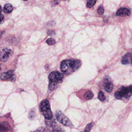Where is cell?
<instances>
[{
    "instance_id": "23",
    "label": "cell",
    "mask_w": 132,
    "mask_h": 132,
    "mask_svg": "<svg viewBox=\"0 0 132 132\" xmlns=\"http://www.w3.org/2000/svg\"><path fill=\"white\" fill-rule=\"evenodd\" d=\"M4 18V15L0 13V22H2Z\"/></svg>"
},
{
    "instance_id": "1",
    "label": "cell",
    "mask_w": 132,
    "mask_h": 132,
    "mask_svg": "<svg viewBox=\"0 0 132 132\" xmlns=\"http://www.w3.org/2000/svg\"><path fill=\"white\" fill-rule=\"evenodd\" d=\"M81 65V61L79 60L73 59L65 60L61 63V71L64 75H70L78 69Z\"/></svg>"
},
{
    "instance_id": "6",
    "label": "cell",
    "mask_w": 132,
    "mask_h": 132,
    "mask_svg": "<svg viewBox=\"0 0 132 132\" xmlns=\"http://www.w3.org/2000/svg\"><path fill=\"white\" fill-rule=\"evenodd\" d=\"M121 98H129L132 95V85L128 87L122 86L118 91Z\"/></svg>"
},
{
    "instance_id": "29",
    "label": "cell",
    "mask_w": 132,
    "mask_h": 132,
    "mask_svg": "<svg viewBox=\"0 0 132 132\" xmlns=\"http://www.w3.org/2000/svg\"><path fill=\"white\" fill-rule=\"evenodd\" d=\"M0 132H7V131H0Z\"/></svg>"
},
{
    "instance_id": "21",
    "label": "cell",
    "mask_w": 132,
    "mask_h": 132,
    "mask_svg": "<svg viewBox=\"0 0 132 132\" xmlns=\"http://www.w3.org/2000/svg\"><path fill=\"white\" fill-rule=\"evenodd\" d=\"M33 114H34V112H33L31 111L29 113V117L30 119H33L34 117V116L33 115Z\"/></svg>"
},
{
    "instance_id": "5",
    "label": "cell",
    "mask_w": 132,
    "mask_h": 132,
    "mask_svg": "<svg viewBox=\"0 0 132 132\" xmlns=\"http://www.w3.org/2000/svg\"><path fill=\"white\" fill-rule=\"evenodd\" d=\"M13 51L9 48H4L0 50V61L6 62L8 60L10 56L13 55Z\"/></svg>"
},
{
    "instance_id": "18",
    "label": "cell",
    "mask_w": 132,
    "mask_h": 132,
    "mask_svg": "<svg viewBox=\"0 0 132 132\" xmlns=\"http://www.w3.org/2000/svg\"><path fill=\"white\" fill-rule=\"evenodd\" d=\"M46 42L49 45H53L56 43L55 40L53 38H50L46 41Z\"/></svg>"
},
{
    "instance_id": "20",
    "label": "cell",
    "mask_w": 132,
    "mask_h": 132,
    "mask_svg": "<svg viewBox=\"0 0 132 132\" xmlns=\"http://www.w3.org/2000/svg\"><path fill=\"white\" fill-rule=\"evenodd\" d=\"M104 8L102 7H100L97 10V13L99 15H102L104 14Z\"/></svg>"
},
{
    "instance_id": "8",
    "label": "cell",
    "mask_w": 132,
    "mask_h": 132,
    "mask_svg": "<svg viewBox=\"0 0 132 132\" xmlns=\"http://www.w3.org/2000/svg\"><path fill=\"white\" fill-rule=\"evenodd\" d=\"M121 62L123 65L128 64H132V54L130 53L126 54L123 57Z\"/></svg>"
},
{
    "instance_id": "24",
    "label": "cell",
    "mask_w": 132,
    "mask_h": 132,
    "mask_svg": "<svg viewBox=\"0 0 132 132\" xmlns=\"http://www.w3.org/2000/svg\"><path fill=\"white\" fill-rule=\"evenodd\" d=\"M103 21H104V22H105V23H107L108 22V17L107 16H105L104 18V19H103Z\"/></svg>"
},
{
    "instance_id": "27",
    "label": "cell",
    "mask_w": 132,
    "mask_h": 132,
    "mask_svg": "<svg viewBox=\"0 0 132 132\" xmlns=\"http://www.w3.org/2000/svg\"><path fill=\"white\" fill-rule=\"evenodd\" d=\"M52 132H61L60 130H55L54 131H53Z\"/></svg>"
},
{
    "instance_id": "17",
    "label": "cell",
    "mask_w": 132,
    "mask_h": 132,
    "mask_svg": "<svg viewBox=\"0 0 132 132\" xmlns=\"http://www.w3.org/2000/svg\"><path fill=\"white\" fill-rule=\"evenodd\" d=\"M98 98L99 100L101 102H103L105 100V97L104 95V94L103 92L100 91L98 95Z\"/></svg>"
},
{
    "instance_id": "11",
    "label": "cell",
    "mask_w": 132,
    "mask_h": 132,
    "mask_svg": "<svg viewBox=\"0 0 132 132\" xmlns=\"http://www.w3.org/2000/svg\"><path fill=\"white\" fill-rule=\"evenodd\" d=\"M11 129V127L7 122H2L0 123V131H7Z\"/></svg>"
},
{
    "instance_id": "22",
    "label": "cell",
    "mask_w": 132,
    "mask_h": 132,
    "mask_svg": "<svg viewBox=\"0 0 132 132\" xmlns=\"http://www.w3.org/2000/svg\"><path fill=\"white\" fill-rule=\"evenodd\" d=\"M16 76H15L14 75H13V77H12L11 79H10V81H12V82H13V83H15V81H16Z\"/></svg>"
},
{
    "instance_id": "12",
    "label": "cell",
    "mask_w": 132,
    "mask_h": 132,
    "mask_svg": "<svg viewBox=\"0 0 132 132\" xmlns=\"http://www.w3.org/2000/svg\"><path fill=\"white\" fill-rule=\"evenodd\" d=\"M13 10V6L10 4H7L4 7V11L7 13H11Z\"/></svg>"
},
{
    "instance_id": "4",
    "label": "cell",
    "mask_w": 132,
    "mask_h": 132,
    "mask_svg": "<svg viewBox=\"0 0 132 132\" xmlns=\"http://www.w3.org/2000/svg\"><path fill=\"white\" fill-rule=\"evenodd\" d=\"M64 78L63 74L58 71L51 72L49 76V79L50 82L57 84L62 82Z\"/></svg>"
},
{
    "instance_id": "28",
    "label": "cell",
    "mask_w": 132,
    "mask_h": 132,
    "mask_svg": "<svg viewBox=\"0 0 132 132\" xmlns=\"http://www.w3.org/2000/svg\"><path fill=\"white\" fill-rule=\"evenodd\" d=\"M2 11V7L1 5H0V13H1Z\"/></svg>"
},
{
    "instance_id": "9",
    "label": "cell",
    "mask_w": 132,
    "mask_h": 132,
    "mask_svg": "<svg viewBox=\"0 0 132 132\" xmlns=\"http://www.w3.org/2000/svg\"><path fill=\"white\" fill-rule=\"evenodd\" d=\"M14 75V70H11L7 71V72L2 73L0 75V79L2 80L7 79L9 78L11 79Z\"/></svg>"
},
{
    "instance_id": "26",
    "label": "cell",
    "mask_w": 132,
    "mask_h": 132,
    "mask_svg": "<svg viewBox=\"0 0 132 132\" xmlns=\"http://www.w3.org/2000/svg\"><path fill=\"white\" fill-rule=\"evenodd\" d=\"M45 69H46V70H48V68H49V66H48V65H46V66H45Z\"/></svg>"
},
{
    "instance_id": "19",
    "label": "cell",
    "mask_w": 132,
    "mask_h": 132,
    "mask_svg": "<svg viewBox=\"0 0 132 132\" xmlns=\"http://www.w3.org/2000/svg\"><path fill=\"white\" fill-rule=\"evenodd\" d=\"M33 132H49V130L45 127H41Z\"/></svg>"
},
{
    "instance_id": "15",
    "label": "cell",
    "mask_w": 132,
    "mask_h": 132,
    "mask_svg": "<svg viewBox=\"0 0 132 132\" xmlns=\"http://www.w3.org/2000/svg\"><path fill=\"white\" fill-rule=\"evenodd\" d=\"M94 126V123H90L86 125L84 130L85 132H89L93 129Z\"/></svg>"
},
{
    "instance_id": "7",
    "label": "cell",
    "mask_w": 132,
    "mask_h": 132,
    "mask_svg": "<svg viewBox=\"0 0 132 132\" xmlns=\"http://www.w3.org/2000/svg\"><path fill=\"white\" fill-rule=\"evenodd\" d=\"M131 11L129 9L126 8H121L117 12L116 16H117L124 17L130 16Z\"/></svg>"
},
{
    "instance_id": "16",
    "label": "cell",
    "mask_w": 132,
    "mask_h": 132,
    "mask_svg": "<svg viewBox=\"0 0 132 132\" xmlns=\"http://www.w3.org/2000/svg\"><path fill=\"white\" fill-rule=\"evenodd\" d=\"M97 0H90L87 2L86 4V6L88 8H91L94 6L96 4Z\"/></svg>"
},
{
    "instance_id": "25",
    "label": "cell",
    "mask_w": 132,
    "mask_h": 132,
    "mask_svg": "<svg viewBox=\"0 0 132 132\" xmlns=\"http://www.w3.org/2000/svg\"><path fill=\"white\" fill-rule=\"evenodd\" d=\"M5 33V31H0V39H1L2 37V36Z\"/></svg>"
},
{
    "instance_id": "13",
    "label": "cell",
    "mask_w": 132,
    "mask_h": 132,
    "mask_svg": "<svg viewBox=\"0 0 132 132\" xmlns=\"http://www.w3.org/2000/svg\"><path fill=\"white\" fill-rule=\"evenodd\" d=\"M94 95L92 92L90 90H88L85 92L84 95V98L87 100H91L94 97Z\"/></svg>"
},
{
    "instance_id": "30",
    "label": "cell",
    "mask_w": 132,
    "mask_h": 132,
    "mask_svg": "<svg viewBox=\"0 0 132 132\" xmlns=\"http://www.w3.org/2000/svg\"></svg>"
},
{
    "instance_id": "14",
    "label": "cell",
    "mask_w": 132,
    "mask_h": 132,
    "mask_svg": "<svg viewBox=\"0 0 132 132\" xmlns=\"http://www.w3.org/2000/svg\"><path fill=\"white\" fill-rule=\"evenodd\" d=\"M58 84L55 83L50 82L49 84V89L50 91H53L56 89L58 87Z\"/></svg>"
},
{
    "instance_id": "10",
    "label": "cell",
    "mask_w": 132,
    "mask_h": 132,
    "mask_svg": "<svg viewBox=\"0 0 132 132\" xmlns=\"http://www.w3.org/2000/svg\"><path fill=\"white\" fill-rule=\"evenodd\" d=\"M103 87L106 92L110 93L113 89L114 85L111 82L108 81H105L103 84Z\"/></svg>"
},
{
    "instance_id": "3",
    "label": "cell",
    "mask_w": 132,
    "mask_h": 132,
    "mask_svg": "<svg viewBox=\"0 0 132 132\" xmlns=\"http://www.w3.org/2000/svg\"><path fill=\"white\" fill-rule=\"evenodd\" d=\"M56 116L58 122L62 125L68 127L73 126L70 120L61 111L58 110L56 112Z\"/></svg>"
},
{
    "instance_id": "2",
    "label": "cell",
    "mask_w": 132,
    "mask_h": 132,
    "mask_svg": "<svg viewBox=\"0 0 132 132\" xmlns=\"http://www.w3.org/2000/svg\"><path fill=\"white\" fill-rule=\"evenodd\" d=\"M40 111L42 113L45 119L47 120H51L53 118V114L51 110L50 104L47 100H43L40 105Z\"/></svg>"
}]
</instances>
